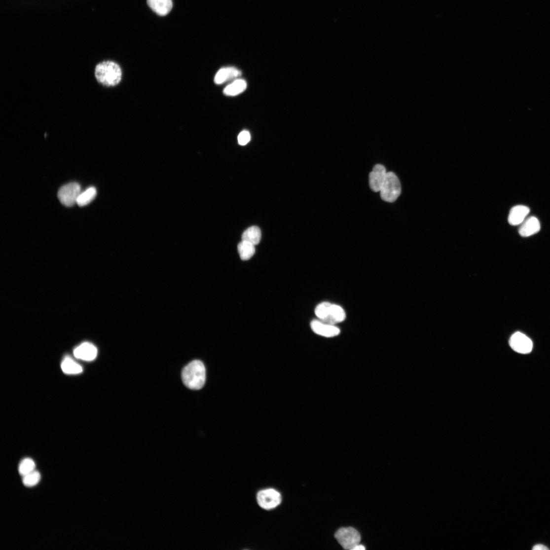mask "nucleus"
I'll list each match as a JSON object with an SVG mask.
<instances>
[{
    "label": "nucleus",
    "mask_w": 550,
    "mask_h": 550,
    "mask_svg": "<svg viewBox=\"0 0 550 550\" xmlns=\"http://www.w3.org/2000/svg\"><path fill=\"white\" fill-rule=\"evenodd\" d=\"M94 75L98 82L107 87L118 85L122 78V71L119 66L112 61L99 63L96 67Z\"/></svg>",
    "instance_id": "obj_1"
},
{
    "label": "nucleus",
    "mask_w": 550,
    "mask_h": 550,
    "mask_svg": "<svg viewBox=\"0 0 550 550\" xmlns=\"http://www.w3.org/2000/svg\"><path fill=\"white\" fill-rule=\"evenodd\" d=\"M182 378L186 387L192 390H199L206 382V367L201 361L194 360L183 369Z\"/></svg>",
    "instance_id": "obj_2"
},
{
    "label": "nucleus",
    "mask_w": 550,
    "mask_h": 550,
    "mask_svg": "<svg viewBox=\"0 0 550 550\" xmlns=\"http://www.w3.org/2000/svg\"><path fill=\"white\" fill-rule=\"evenodd\" d=\"M315 314L319 320L334 325L344 321L346 318V314L341 307L329 302L318 305Z\"/></svg>",
    "instance_id": "obj_3"
},
{
    "label": "nucleus",
    "mask_w": 550,
    "mask_h": 550,
    "mask_svg": "<svg viewBox=\"0 0 550 550\" xmlns=\"http://www.w3.org/2000/svg\"><path fill=\"white\" fill-rule=\"evenodd\" d=\"M402 187L400 180L395 173L388 172L380 191L381 199L387 202H395L400 196Z\"/></svg>",
    "instance_id": "obj_4"
},
{
    "label": "nucleus",
    "mask_w": 550,
    "mask_h": 550,
    "mask_svg": "<svg viewBox=\"0 0 550 550\" xmlns=\"http://www.w3.org/2000/svg\"><path fill=\"white\" fill-rule=\"evenodd\" d=\"M335 537L345 550H353L361 541L359 532L352 527H343L338 529Z\"/></svg>",
    "instance_id": "obj_5"
},
{
    "label": "nucleus",
    "mask_w": 550,
    "mask_h": 550,
    "mask_svg": "<svg viewBox=\"0 0 550 550\" xmlns=\"http://www.w3.org/2000/svg\"><path fill=\"white\" fill-rule=\"evenodd\" d=\"M81 185L77 183H71L62 186L58 192L60 202L66 207H73L81 193Z\"/></svg>",
    "instance_id": "obj_6"
},
{
    "label": "nucleus",
    "mask_w": 550,
    "mask_h": 550,
    "mask_svg": "<svg viewBox=\"0 0 550 550\" xmlns=\"http://www.w3.org/2000/svg\"><path fill=\"white\" fill-rule=\"evenodd\" d=\"M257 500L259 506L261 508L266 510H270L280 505L282 497L277 491L273 489H268L260 491L257 493Z\"/></svg>",
    "instance_id": "obj_7"
},
{
    "label": "nucleus",
    "mask_w": 550,
    "mask_h": 550,
    "mask_svg": "<svg viewBox=\"0 0 550 550\" xmlns=\"http://www.w3.org/2000/svg\"><path fill=\"white\" fill-rule=\"evenodd\" d=\"M510 345L513 351L520 354L530 353L533 349L532 340L520 332H517L511 336Z\"/></svg>",
    "instance_id": "obj_8"
},
{
    "label": "nucleus",
    "mask_w": 550,
    "mask_h": 550,
    "mask_svg": "<svg viewBox=\"0 0 550 550\" xmlns=\"http://www.w3.org/2000/svg\"><path fill=\"white\" fill-rule=\"evenodd\" d=\"M387 172L385 167L381 164L374 166L369 175V183L370 189L374 192L380 191L385 180Z\"/></svg>",
    "instance_id": "obj_9"
},
{
    "label": "nucleus",
    "mask_w": 550,
    "mask_h": 550,
    "mask_svg": "<svg viewBox=\"0 0 550 550\" xmlns=\"http://www.w3.org/2000/svg\"><path fill=\"white\" fill-rule=\"evenodd\" d=\"M313 331L326 337H333L340 334V329L334 325L324 322L320 320H313L310 324Z\"/></svg>",
    "instance_id": "obj_10"
},
{
    "label": "nucleus",
    "mask_w": 550,
    "mask_h": 550,
    "mask_svg": "<svg viewBox=\"0 0 550 550\" xmlns=\"http://www.w3.org/2000/svg\"><path fill=\"white\" fill-rule=\"evenodd\" d=\"M73 354L77 359L91 361L96 358L98 350L92 343L84 342L74 350Z\"/></svg>",
    "instance_id": "obj_11"
},
{
    "label": "nucleus",
    "mask_w": 550,
    "mask_h": 550,
    "mask_svg": "<svg viewBox=\"0 0 550 550\" xmlns=\"http://www.w3.org/2000/svg\"><path fill=\"white\" fill-rule=\"evenodd\" d=\"M242 73L237 68L227 67L220 69L216 73L214 82L216 84H222L227 82L237 80Z\"/></svg>",
    "instance_id": "obj_12"
},
{
    "label": "nucleus",
    "mask_w": 550,
    "mask_h": 550,
    "mask_svg": "<svg viewBox=\"0 0 550 550\" xmlns=\"http://www.w3.org/2000/svg\"><path fill=\"white\" fill-rule=\"evenodd\" d=\"M541 229L539 220L535 217H530L524 220L518 232L523 237H528L539 232Z\"/></svg>",
    "instance_id": "obj_13"
},
{
    "label": "nucleus",
    "mask_w": 550,
    "mask_h": 550,
    "mask_svg": "<svg viewBox=\"0 0 550 550\" xmlns=\"http://www.w3.org/2000/svg\"><path fill=\"white\" fill-rule=\"evenodd\" d=\"M529 213L530 209L525 206H515L510 212L508 218L509 223L513 226L521 224Z\"/></svg>",
    "instance_id": "obj_14"
},
{
    "label": "nucleus",
    "mask_w": 550,
    "mask_h": 550,
    "mask_svg": "<svg viewBox=\"0 0 550 550\" xmlns=\"http://www.w3.org/2000/svg\"><path fill=\"white\" fill-rule=\"evenodd\" d=\"M149 7L160 16H165L173 7L172 0H147Z\"/></svg>",
    "instance_id": "obj_15"
},
{
    "label": "nucleus",
    "mask_w": 550,
    "mask_h": 550,
    "mask_svg": "<svg viewBox=\"0 0 550 550\" xmlns=\"http://www.w3.org/2000/svg\"><path fill=\"white\" fill-rule=\"evenodd\" d=\"M246 82L243 79L234 80L224 89V94L227 96H236L247 88Z\"/></svg>",
    "instance_id": "obj_16"
},
{
    "label": "nucleus",
    "mask_w": 550,
    "mask_h": 550,
    "mask_svg": "<svg viewBox=\"0 0 550 550\" xmlns=\"http://www.w3.org/2000/svg\"><path fill=\"white\" fill-rule=\"evenodd\" d=\"M261 233L257 226L250 227L246 230L242 237V241L248 242L255 246L258 245L261 240Z\"/></svg>",
    "instance_id": "obj_17"
},
{
    "label": "nucleus",
    "mask_w": 550,
    "mask_h": 550,
    "mask_svg": "<svg viewBox=\"0 0 550 550\" xmlns=\"http://www.w3.org/2000/svg\"><path fill=\"white\" fill-rule=\"evenodd\" d=\"M61 369L66 374H76L83 371L82 367L70 357L66 358L62 361Z\"/></svg>",
    "instance_id": "obj_18"
},
{
    "label": "nucleus",
    "mask_w": 550,
    "mask_h": 550,
    "mask_svg": "<svg viewBox=\"0 0 550 550\" xmlns=\"http://www.w3.org/2000/svg\"><path fill=\"white\" fill-rule=\"evenodd\" d=\"M240 258L243 260H248L252 257L255 253V246L248 242L242 241L238 246Z\"/></svg>",
    "instance_id": "obj_19"
},
{
    "label": "nucleus",
    "mask_w": 550,
    "mask_h": 550,
    "mask_svg": "<svg viewBox=\"0 0 550 550\" xmlns=\"http://www.w3.org/2000/svg\"><path fill=\"white\" fill-rule=\"evenodd\" d=\"M97 191L94 187H90L78 196L76 203L78 206L84 207L89 204L96 197Z\"/></svg>",
    "instance_id": "obj_20"
},
{
    "label": "nucleus",
    "mask_w": 550,
    "mask_h": 550,
    "mask_svg": "<svg viewBox=\"0 0 550 550\" xmlns=\"http://www.w3.org/2000/svg\"><path fill=\"white\" fill-rule=\"evenodd\" d=\"M36 466L35 462L30 458L23 459L19 466V473L22 476H24L35 470Z\"/></svg>",
    "instance_id": "obj_21"
},
{
    "label": "nucleus",
    "mask_w": 550,
    "mask_h": 550,
    "mask_svg": "<svg viewBox=\"0 0 550 550\" xmlns=\"http://www.w3.org/2000/svg\"><path fill=\"white\" fill-rule=\"evenodd\" d=\"M23 483L24 485L28 487H33L38 483L41 479V476L38 471L34 470L23 477Z\"/></svg>",
    "instance_id": "obj_22"
},
{
    "label": "nucleus",
    "mask_w": 550,
    "mask_h": 550,
    "mask_svg": "<svg viewBox=\"0 0 550 550\" xmlns=\"http://www.w3.org/2000/svg\"><path fill=\"white\" fill-rule=\"evenodd\" d=\"M250 139V133L247 131H243L238 136V143L241 146H244L249 143Z\"/></svg>",
    "instance_id": "obj_23"
},
{
    "label": "nucleus",
    "mask_w": 550,
    "mask_h": 550,
    "mask_svg": "<svg viewBox=\"0 0 550 550\" xmlns=\"http://www.w3.org/2000/svg\"><path fill=\"white\" fill-rule=\"evenodd\" d=\"M533 550H549V549L547 547H546L545 546H544L543 545L539 544V545H537L536 546H534L533 547Z\"/></svg>",
    "instance_id": "obj_24"
},
{
    "label": "nucleus",
    "mask_w": 550,
    "mask_h": 550,
    "mask_svg": "<svg viewBox=\"0 0 550 550\" xmlns=\"http://www.w3.org/2000/svg\"><path fill=\"white\" fill-rule=\"evenodd\" d=\"M366 550V548L364 545L359 544V545H357L354 549L353 550Z\"/></svg>",
    "instance_id": "obj_25"
}]
</instances>
